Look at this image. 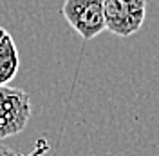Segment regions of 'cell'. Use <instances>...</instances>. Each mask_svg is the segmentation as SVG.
<instances>
[{"mask_svg": "<svg viewBox=\"0 0 159 156\" xmlns=\"http://www.w3.org/2000/svg\"><path fill=\"white\" fill-rule=\"evenodd\" d=\"M4 33H6V29H4V27H0V38L4 37Z\"/></svg>", "mask_w": 159, "mask_h": 156, "instance_id": "obj_6", "label": "cell"}, {"mask_svg": "<svg viewBox=\"0 0 159 156\" xmlns=\"http://www.w3.org/2000/svg\"><path fill=\"white\" fill-rule=\"evenodd\" d=\"M61 15L83 40H92L105 31L103 0H65Z\"/></svg>", "mask_w": 159, "mask_h": 156, "instance_id": "obj_2", "label": "cell"}, {"mask_svg": "<svg viewBox=\"0 0 159 156\" xmlns=\"http://www.w3.org/2000/svg\"><path fill=\"white\" fill-rule=\"evenodd\" d=\"M105 29L119 38L132 37L147 18V0H103Z\"/></svg>", "mask_w": 159, "mask_h": 156, "instance_id": "obj_1", "label": "cell"}, {"mask_svg": "<svg viewBox=\"0 0 159 156\" xmlns=\"http://www.w3.org/2000/svg\"><path fill=\"white\" fill-rule=\"evenodd\" d=\"M31 118V98L22 89L0 85V140L22 133Z\"/></svg>", "mask_w": 159, "mask_h": 156, "instance_id": "obj_3", "label": "cell"}, {"mask_svg": "<svg viewBox=\"0 0 159 156\" xmlns=\"http://www.w3.org/2000/svg\"><path fill=\"white\" fill-rule=\"evenodd\" d=\"M0 156H18L13 149H9V147H6L4 144H0Z\"/></svg>", "mask_w": 159, "mask_h": 156, "instance_id": "obj_5", "label": "cell"}, {"mask_svg": "<svg viewBox=\"0 0 159 156\" xmlns=\"http://www.w3.org/2000/svg\"><path fill=\"white\" fill-rule=\"evenodd\" d=\"M20 67L18 49L9 33L6 31L0 38V85H7L16 76Z\"/></svg>", "mask_w": 159, "mask_h": 156, "instance_id": "obj_4", "label": "cell"}]
</instances>
